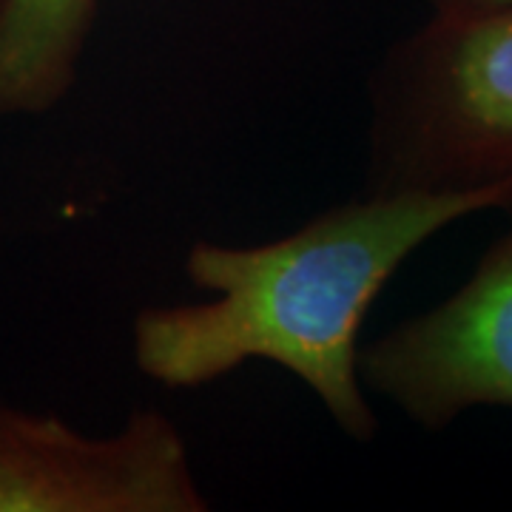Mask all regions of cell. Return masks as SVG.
I'll return each mask as SVG.
<instances>
[{
  "mask_svg": "<svg viewBox=\"0 0 512 512\" xmlns=\"http://www.w3.org/2000/svg\"><path fill=\"white\" fill-rule=\"evenodd\" d=\"M512 208V185L450 194H365L262 245L194 242L185 276L211 299L146 308L134 362L168 390H197L262 359L291 370L353 441L379 419L359 379V333L404 259L447 225Z\"/></svg>",
  "mask_w": 512,
  "mask_h": 512,
  "instance_id": "obj_1",
  "label": "cell"
},
{
  "mask_svg": "<svg viewBox=\"0 0 512 512\" xmlns=\"http://www.w3.org/2000/svg\"><path fill=\"white\" fill-rule=\"evenodd\" d=\"M367 100L365 194L512 185V9H430Z\"/></svg>",
  "mask_w": 512,
  "mask_h": 512,
  "instance_id": "obj_2",
  "label": "cell"
},
{
  "mask_svg": "<svg viewBox=\"0 0 512 512\" xmlns=\"http://www.w3.org/2000/svg\"><path fill=\"white\" fill-rule=\"evenodd\" d=\"M183 433L137 407L111 436L0 404V512H205Z\"/></svg>",
  "mask_w": 512,
  "mask_h": 512,
  "instance_id": "obj_3",
  "label": "cell"
},
{
  "mask_svg": "<svg viewBox=\"0 0 512 512\" xmlns=\"http://www.w3.org/2000/svg\"><path fill=\"white\" fill-rule=\"evenodd\" d=\"M359 379L430 433L512 407V225L458 291L359 348Z\"/></svg>",
  "mask_w": 512,
  "mask_h": 512,
  "instance_id": "obj_4",
  "label": "cell"
},
{
  "mask_svg": "<svg viewBox=\"0 0 512 512\" xmlns=\"http://www.w3.org/2000/svg\"><path fill=\"white\" fill-rule=\"evenodd\" d=\"M94 15L97 0H0V120L66 100Z\"/></svg>",
  "mask_w": 512,
  "mask_h": 512,
  "instance_id": "obj_5",
  "label": "cell"
},
{
  "mask_svg": "<svg viewBox=\"0 0 512 512\" xmlns=\"http://www.w3.org/2000/svg\"><path fill=\"white\" fill-rule=\"evenodd\" d=\"M430 9H512V0H430Z\"/></svg>",
  "mask_w": 512,
  "mask_h": 512,
  "instance_id": "obj_6",
  "label": "cell"
}]
</instances>
